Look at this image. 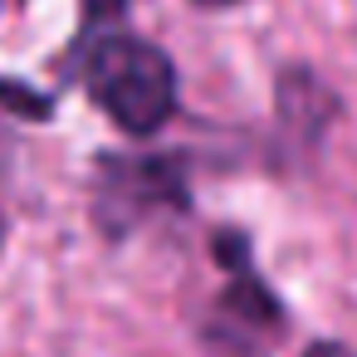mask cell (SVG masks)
<instances>
[{
	"instance_id": "obj_1",
	"label": "cell",
	"mask_w": 357,
	"mask_h": 357,
	"mask_svg": "<svg viewBox=\"0 0 357 357\" xmlns=\"http://www.w3.org/2000/svg\"><path fill=\"white\" fill-rule=\"evenodd\" d=\"M84 89L89 98L113 118V128L132 137H152L176 113V69L172 59L137 40V35H108L84 54Z\"/></svg>"
},
{
	"instance_id": "obj_2",
	"label": "cell",
	"mask_w": 357,
	"mask_h": 357,
	"mask_svg": "<svg viewBox=\"0 0 357 357\" xmlns=\"http://www.w3.org/2000/svg\"><path fill=\"white\" fill-rule=\"evenodd\" d=\"M162 201H186L181 191V172L162 157H103L98 162V225L108 235L132 230L147 206Z\"/></svg>"
},
{
	"instance_id": "obj_3",
	"label": "cell",
	"mask_w": 357,
	"mask_h": 357,
	"mask_svg": "<svg viewBox=\"0 0 357 357\" xmlns=\"http://www.w3.org/2000/svg\"><path fill=\"white\" fill-rule=\"evenodd\" d=\"M0 103H10V108L25 113V118H45V113H50V98L20 93V84H0Z\"/></svg>"
},
{
	"instance_id": "obj_4",
	"label": "cell",
	"mask_w": 357,
	"mask_h": 357,
	"mask_svg": "<svg viewBox=\"0 0 357 357\" xmlns=\"http://www.w3.org/2000/svg\"><path fill=\"white\" fill-rule=\"evenodd\" d=\"M123 0H84V20L89 25H103V20H118Z\"/></svg>"
},
{
	"instance_id": "obj_5",
	"label": "cell",
	"mask_w": 357,
	"mask_h": 357,
	"mask_svg": "<svg viewBox=\"0 0 357 357\" xmlns=\"http://www.w3.org/2000/svg\"><path fill=\"white\" fill-rule=\"evenodd\" d=\"M196 6H211V10H230V6H240V0H196Z\"/></svg>"
},
{
	"instance_id": "obj_6",
	"label": "cell",
	"mask_w": 357,
	"mask_h": 357,
	"mask_svg": "<svg viewBox=\"0 0 357 357\" xmlns=\"http://www.w3.org/2000/svg\"><path fill=\"white\" fill-rule=\"evenodd\" d=\"M0 162H6V132H0Z\"/></svg>"
}]
</instances>
